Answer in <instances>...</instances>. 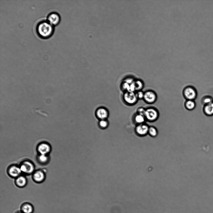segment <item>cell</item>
Instances as JSON below:
<instances>
[{
  "mask_svg": "<svg viewBox=\"0 0 213 213\" xmlns=\"http://www.w3.org/2000/svg\"><path fill=\"white\" fill-rule=\"evenodd\" d=\"M54 26L47 20L39 22L36 27V31L41 38L47 39L51 37L54 31Z\"/></svg>",
  "mask_w": 213,
  "mask_h": 213,
  "instance_id": "6da1fadb",
  "label": "cell"
},
{
  "mask_svg": "<svg viewBox=\"0 0 213 213\" xmlns=\"http://www.w3.org/2000/svg\"><path fill=\"white\" fill-rule=\"evenodd\" d=\"M158 110L155 108L149 107L146 108L144 116L146 121L152 122L156 121L159 117Z\"/></svg>",
  "mask_w": 213,
  "mask_h": 213,
  "instance_id": "7a4b0ae2",
  "label": "cell"
},
{
  "mask_svg": "<svg viewBox=\"0 0 213 213\" xmlns=\"http://www.w3.org/2000/svg\"><path fill=\"white\" fill-rule=\"evenodd\" d=\"M22 173L27 175L32 174L35 171V166L30 160H24L19 165Z\"/></svg>",
  "mask_w": 213,
  "mask_h": 213,
  "instance_id": "3957f363",
  "label": "cell"
},
{
  "mask_svg": "<svg viewBox=\"0 0 213 213\" xmlns=\"http://www.w3.org/2000/svg\"><path fill=\"white\" fill-rule=\"evenodd\" d=\"M182 94L186 100H194L197 97V93L196 90L194 87L188 85L184 88Z\"/></svg>",
  "mask_w": 213,
  "mask_h": 213,
  "instance_id": "277c9868",
  "label": "cell"
},
{
  "mask_svg": "<svg viewBox=\"0 0 213 213\" xmlns=\"http://www.w3.org/2000/svg\"><path fill=\"white\" fill-rule=\"evenodd\" d=\"M157 99V95L156 93L153 90H148L144 92L143 100L148 104H152L154 103Z\"/></svg>",
  "mask_w": 213,
  "mask_h": 213,
  "instance_id": "5b68a950",
  "label": "cell"
},
{
  "mask_svg": "<svg viewBox=\"0 0 213 213\" xmlns=\"http://www.w3.org/2000/svg\"><path fill=\"white\" fill-rule=\"evenodd\" d=\"M123 99L125 102L130 105L136 104L138 100L136 96L135 92H126L123 95Z\"/></svg>",
  "mask_w": 213,
  "mask_h": 213,
  "instance_id": "8992f818",
  "label": "cell"
},
{
  "mask_svg": "<svg viewBox=\"0 0 213 213\" xmlns=\"http://www.w3.org/2000/svg\"><path fill=\"white\" fill-rule=\"evenodd\" d=\"M36 149L38 154L49 155L51 151V147L49 143L43 142L37 145Z\"/></svg>",
  "mask_w": 213,
  "mask_h": 213,
  "instance_id": "52a82bcc",
  "label": "cell"
},
{
  "mask_svg": "<svg viewBox=\"0 0 213 213\" xmlns=\"http://www.w3.org/2000/svg\"><path fill=\"white\" fill-rule=\"evenodd\" d=\"M7 172L10 177L15 178L21 175L22 173L19 166L15 164L10 165L8 167Z\"/></svg>",
  "mask_w": 213,
  "mask_h": 213,
  "instance_id": "ba28073f",
  "label": "cell"
},
{
  "mask_svg": "<svg viewBox=\"0 0 213 213\" xmlns=\"http://www.w3.org/2000/svg\"><path fill=\"white\" fill-rule=\"evenodd\" d=\"M45 172L41 169L36 170L32 173V178L33 180L37 183L42 182L45 180Z\"/></svg>",
  "mask_w": 213,
  "mask_h": 213,
  "instance_id": "9c48e42d",
  "label": "cell"
},
{
  "mask_svg": "<svg viewBox=\"0 0 213 213\" xmlns=\"http://www.w3.org/2000/svg\"><path fill=\"white\" fill-rule=\"evenodd\" d=\"M149 126L146 123L137 125L135 131L136 133L140 136H144L148 133Z\"/></svg>",
  "mask_w": 213,
  "mask_h": 213,
  "instance_id": "30bf717a",
  "label": "cell"
},
{
  "mask_svg": "<svg viewBox=\"0 0 213 213\" xmlns=\"http://www.w3.org/2000/svg\"><path fill=\"white\" fill-rule=\"evenodd\" d=\"M61 19L59 14L56 12H52L47 15V20L53 26L59 24Z\"/></svg>",
  "mask_w": 213,
  "mask_h": 213,
  "instance_id": "8fae6325",
  "label": "cell"
},
{
  "mask_svg": "<svg viewBox=\"0 0 213 213\" xmlns=\"http://www.w3.org/2000/svg\"><path fill=\"white\" fill-rule=\"evenodd\" d=\"M96 114L97 118L100 120L106 119L109 115L108 110L103 107L98 108L96 111Z\"/></svg>",
  "mask_w": 213,
  "mask_h": 213,
  "instance_id": "7c38bea8",
  "label": "cell"
},
{
  "mask_svg": "<svg viewBox=\"0 0 213 213\" xmlns=\"http://www.w3.org/2000/svg\"><path fill=\"white\" fill-rule=\"evenodd\" d=\"M15 182L17 186L22 187L26 185L27 180L25 176L21 175L15 178Z\"/></svg>",
  "mask_w": 213,
  "mask_h": 213,
  "instance_id": "4fadbf2b",
  "label": "cell"
},
{
  "mask_svg": "<svg viewBox=\"0 0 213 213\" xmlns=\"http://www.w3.org/2000/svg\"><path fill=\"white\" fill-rule=\"evenodd\" d=\"M37 162L41 165H46L47 164L50 160L48 155L38 154L37 157Z\"/></svg>",
  "mask_w": 213,
  "mask_h": 213,
  "instance_id": "5bb4252c",
  "label": "cell"
},
{
  "mask_svg": "<svg viewBox=\"0 0 213 213\" xmlns=\"http://www.w3.org/2000/svg\"><path fill=\"white\" fill-rule=\"evenodd\" d=\"M203 111L208 116L213 115V102L203 106Z\"/></svg>",
  "mask_w": 213,
  "mask_h": 213,
  "instance_id": "9a60e30c",
  "label": "cell"
},
{
  "mask_svg": "<svg viewBox=\"0 0 213 213\" xmlns=\"http://www.w3.org/2000/svg\"><path fill=\"white\" fill-rule=\"evenodd\" d=\"M133 120L137 125L145 123V122L146 121L144 115L137 113L134 116Z\"/></svg>",
  "mask_w": 213,
  "mask_h": 213,
  "instance_id": "2e32d148",
  "label": "cell"
},
{
  "mask_svg": "<svg viewBox=\"0 0 213 213\" xmlns=\"http://www.w3.org/2000/svg\"><path fill=\"white\" fill-rule=\"evenodd\" d=\"M184 106L187 110H192L195 108L196 104L194 100H186L184 103Z\"/></svg>",
  "mask_w": 213,
  "mask_h": 213,
  "instance_id": "e0dca14e",
  "label": "cell"
},
{
  "mask_svg": "<svg viewBox=\"0 0 213 213\" xmlns=\"http://www.w3.org/2000/svg\"><path fill=\"white\" fill-rule=\"evenodd\" d=\"M134 83L135 86L136 91L142 90L144 87V82L142 80L140 79H135Z\"/></svg>",
  "mask_w": 213,
  "mask_h": 213,
  "instance_id": "ac0fdd59",
  "label": "cell"
},
{
  "mask_svg": "<svg viewBox=\"0 0 213 213\" xmlns=\"http://www.w3.org/2000/svg\"><path fill=\"white\" fill-rule=\"evenodd\" d=\"M22 210L23 213H32L33 208L31 205L27 203L22 206Z\"/></svg>",
  "mask_w": 213,
  "mask_h": 213,
  "instance_id": "d6986e66",
  "label": "cell"
},
{
  "mask_svg": "<svg viewBox=\"0 0 213 213\" xmlns=\"http://www.w3.org/2000/svg\"><path fill=\"white\" fill-rule=\"evenodd\" d=\"M213 102V98L208 95L203 97L201 100V102L204 105L209 104Z\"/></svg>",
  "mask_w": 213,
  "mask_h": 213,
  "instance_id": "ffe728a7",
  "label": "cell"
},
{
  "mask_svg": "<svg viewBox=\"0 0 213 213\" xmlns=\"http://www.w3.org/2000/svg\"><path fill=\"white\" fill-rule=\"evenodd\" d=\"M148 133L152 137H156L158 133L157 130L156 128L153 126H149Z\"/></svg>",
  "mask_w": 213,
  "mask_h": 213,
  "instance_id": "44dd1931",
  "label": "cell"
},
{
  "mask_svg": "<svg viewBox=\"0 0 213 213\" xmlns=\"http://www.w3.org/2000/svg\"><path fill=\"white\" fill-rule=\"evenodd\" d=\"M99 125L101 128H105L108 125V122L106 119L100 120L99 122Z\"/></svg>",
  "mask_w": 213,
  "mask_h": 213,
  "instance_id": "7402d4cb",
  "label": "cell"
},
{
  "mask_svg": "<svg viewBox=\"0 0 213 213\" xmlns=\"http://www.w3.org/2000/svg\"><path fill=\"white\" fill-rule=\"evenodd\" d=\"M135 93L138 99H143L144 96V92L141 90L137 91L135 92Z\"/></svg>",
  "mask_w": 213,
  "mask_h": 213,
  "instance_id": "603a6c76",
  "label": "cell"
},
{
  "mask_svg": "<svg viewBox=\"0 0 213 213\" xmlns=\"http://www.w3.org/2000/svg\"><path fill=\"white\" fill-rule=\"evenodd\" d=\"M146 108L143 107H140L138 108L137 109L136 113L144 116Z\"/></svg>",
  "mask_w": 213,
  "mask_h": 213,
  "instance_id": "cb8c5ba5",
  "label": "cell"
},
{
  "mask_svg": "<svg viewBox=\"0 0 213 213\" xmlns=\"http://www.w3.org/2000/svg\"><path fill=\"white\" fill-rule=\"evenodd\" d=\"M130 84L124 82L122 85V87L123 89L127 91H129L130 89Z\"/></svg>",
  "mask_w": 213,
  "mask_h": 213,
  "instance_id": "d4e9b609",
  "label": "cell"
},
{
  "mask_svg": "<svg viewBox=\"0 0 213 213\" xmlns=\"http://www.w3.org/2000/svg\"><path fill=\"white\" fill-rule=\"evenodd\" d=\"M135 80V79L132 77L128 78L126 79L124 82H126L129 84H131L133 83Z\"/></svg>",
  "mask_w": 213,
  "mask_h": 213,
  "instance_id": "484cf974",
  "label": "cell"
},
{
  "mask_svg": "<svg viewBox=\"0 0 213 213\" xmlns=\"http://www.w3.org/2000/svg\"><path fill=\"white\" fill-rule=\"evenodd\" d=\"M23 213V212H19V213Z\"/></svg>",
  "mask_w": 213,
  "mask_h": 213,
  "instance_id": "4316f807",
  "label": "cell"
}]
</instances>
